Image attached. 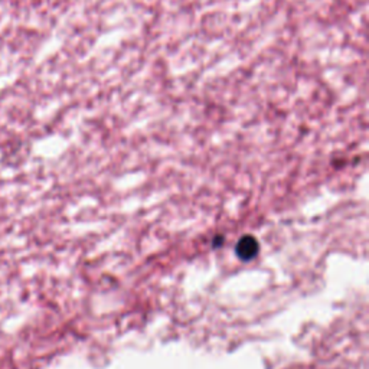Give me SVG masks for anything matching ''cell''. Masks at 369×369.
Masks as SVG:
<instances>
[{
  "instance_id": "1",
  "label": "cell",
  "mask_w": 369,
  "mask_h": 369,
  "mask_svg": "<svg viewBox=\"0 0 369 369\" xmlns=\"http://www.w3.org/2000/svg\"><path fill=\"white\" fill-rule=\"evenodd\" d=\"M257 251H258V244H257V241H255L252 237H250V235L241 238L240 242H238V245H237V254H238V257L242 258V260H251L252 257H255Z\"/></svg>"
}]
</instances>
